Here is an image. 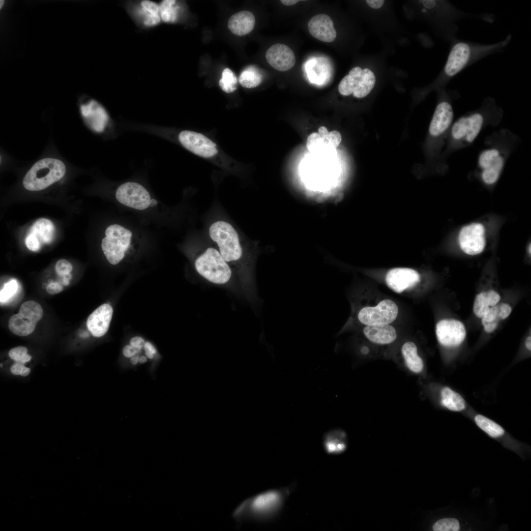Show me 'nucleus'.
Segmentation results:
<instances>
[{
    "mask_svg": "<svg viewBox=\"0 0 531 531\" xmlns=\"http://www.w3.org/2000/svg\"><path fill=\"white\" fill-rule=\"evenodd\" d=\"M503 115L502 109L492 97L485 98L480 106L453 121L447 136L445 156L471 146L488 126H497Z\"/></svg>",
    "mask_w": 531,
    "mask_h": 531,
    "instance_id": "f257e3e1",
    "label": "nucleus"
},
{
    "mask_svg": "<svg viewBox=\"0 0 531 531\" xmlns=\"http://www.w3.org/2000/svg\"><path fill=\"white\" fill-rule=\"evenodd\" d=\"M521 142L520 138L508 129H501L487 136L479 152L475 175L485 185L496 184L507 161Z\"/></svg>",
    "mask_w": 531,
    "mask_h": 531,
    "instance_id": "f03ea898",
    "label": "nucleus"
},
{
    "mask_svg": "<svg viewBox=\"0 0 531 531\" xmlns=\"http://www.w3.org/2000/svg\"><path fill=\"white\" fill-rule=\"evenodd\" d=\"M286 494L287 490H271L249 498L236 508L233 517L238 523L270 518L280 509Z\"/></svg>",
    "mask_w": 531,
    "mask_h": 531,
    "instance_id": "7ed1b4c3",
    "label": "nucleus"
},
{
    "mask_svg": "<svg viewBox=\"0 0 531 531\" xmlns=\"http://www.w3.org/2000/svg\"><path fill=\"white\" fill-rule=\"evenodd\" d=\"M66 167L60 160L44 158L35 162L28 171L23 180L25 189L37 191L44 189L57 182L64 176Z\"/></svg>",
    "mask_w": 531,
    "mask_h": 531,
    "instance_id": "20e7f679",
    "label": "nucleus"
},
{
    "mask_svg": "<svg viewBox=\"0 0 531 531\" xmlns=\"http://www.w3.org/2000/svg\"><path fill=\"white\" fill-rule=\"evenodd\" d=\"M208 233L226 262H235L241 258L242 249L239 236L231 224L225 221H217L210 226Z\"/></svg>",
    "mask_w": 531,
    "mask_h": 531,
    "instance_id": "39448f33",
    "label": "nucleus"
},
{
    "mask_svg": "<svg viewBox=\"0 0 531 531\" xmlns=\"http://www.w3.org/2000/svg\"><path fill=\"white\" fill-rule=\"evenodd\" d=\"M197 272L210 282L224 284L229 281L232 270L218 250L207 248L195 262Z\"/></svg>",
    "mask_w": 531,
    "mask_h": 531,
    "instance_id": "423d86ee",
    "label": "nucleus"
},
{
    "mask_svg": "<svg viewBox=\"0 0 531 531\" xmlns=\"http://www.w3.org/2000/svg\"><path fill=\"white\" fill-rule=\"evenodd\" d=\"M132 235L130 231L118 224L111 225L106 229L101 248L110 264L115 265L122 260L130 246Z\"/></svg>",
    "mask_w": 531,
    "mask_h": 531,
    "instance_id": "0eeeda50",
    "label": "nucleus"
},
{
    "mask_svg": "<svg viewBox=\"0 0 531 531\" xmlns=\"http://www.w3.org/2000/svg\"><path fill=\"white\" fill-rule=\"evenodd\" d=\"M125 9L135 25L147 30L162 22L159 3L149 0H129L124 3Z\"/></svg>",
    "mask_w": 531,
    "mask_h": 531,
    "instance_id": "6e6552de",
    "label": "nucleus"
},
{
    "mask_svg": "<svg viewBox=\"0 0 531 531\" xmlns=\"http://www.w3.org/2000/svg\"><path fill=\"white\" fill-rule=\"evenodd\" d=\"M42 316L43 309L38 302L33 300L26 301L21 305L18 313L10 318L9 329L20 336L29 335L34 331Z\"/></svg>",
    "mask_w": 531,
    "mask_h": 531,
    "instance_id": "1a4fd4ad",
    "label": "nucleus"
},
{
    "mask_svg": "<svg viewBox=\"0 0 531 531\" xmlns=\"http://www.w3.org/2000/svg\"><path fill=\"white\" fill-rule=\"evenodd\" d=\"M398 313L397 304L390 299L381 301L375 306H366L359 310L357 319L362 324H390L396 318Z\"/></svg>",
    "mask_w": 531,
    "mask_h": 531,
    "instance_id": "9d476101",
    "label": "nucleus"
},
{
    "mask_svg": "<svg viewBox=\"0 0 531 531\" xmlns=\"http://www.w3.org/2000/svg\"><path fill=\"white\" fill-rule=\"evenodd\" d=\"M116 197L121 204L138 210H144L150 205V195L142 185L127 182L120 185L117 190Z\"/></svg>",
    "mask_w": 531,
    "mask_h": 531,
    "instance_id": "9b49d317",
    "label": "nucleus"
},
{
    "mask_svg": "<svg viewBox=\"0 0 531 531\" xmlns=\"http://www.w3.org/2000/svg\"><path fill=\"white\" fill-rule=\"evenodd\" d=\"M181 144L194 154L205 158H210L218 152L216 144L202 133L183 130L178 135Z\"/></svg>",
    "mask_w": 531,
    "mask_h": 531,
    "instance_id": "f8f14e48",
    "label": "nucleus"
},
{
    "mask_svg": "<svg viewBox=\"0 0 531 531\" xmlns=\"http://www.w3.org/2000/svg\"><path fill=\"white\" fill-rule=\"evenodd\" d=\"M485 232L484 227L479 223H473L463 227L458 236L462 250L470 255L481 253L486 244Z\"/></svg>",
    "mask_w": 531,
    "mask_h": 531,
    "instance_id": "ddd939ff",
    "label": "nucleus"
},
{
    "mask_svg": "<svg viewBox=\"0 0 531 531\" xmlns=\"http://www.w3.org/2000/svg\"><path fill=\"white\" fill-rule=\"evenodd\" d=\"M436 333L440 343L445 347H455L464 341L466 330L463 324L456 320H442L436 327Z\"/></svg>",
    "mask_w": 531,
    "mask_h": 531,
    "instance_id": "4468645a",
    "label": "nucleus"
},
{
    "mask_svg": "<svg viewBox=\"0 0 531 531\" xmlns=\"http://www.w3.org/2000/svg\"><path fill=\"white\" fill-rule=\"evenodd\" d=\"M387 286L397 293L413 287L420 281V275L415 270L409 268H394L386 275Z\"/></svg>",
    "mask_w": 531,
    "mask_h": 531,
    "instance_id": "2eb2a0df",
    "label": "nucleus"
},
{
    "mask_svg": "<svg viewBox=\"0 0 531 531\" xmlns=\"http://www.w3.org/2000/svg\"><path fill=\"white\" fill-rule=\"evenodd\" d=\"M266 58L271 66L280 71L291 69L295 63L293 50L287 45L281 43L271 46L266 51Z\"/></svg>",
    "mask_w": 531,
    "mask_h": 531,
    "instance_id": "dca6fc26",
    "label": "nucleus"
},
{
    "mask_svg": "<svg viewBox=\"0 0 531 531\" xmlns=\"http://www.w3.org/2000/svg\"><path fill=\"white\" fill-rule=\"evenodd\" d=\"M113 313L111 305L105 303L98 307L88 316L87 326L93 336L100 337L107 333Z\"/></svg>",
    "mask_w": 531,
    "mask_h": 531,
    "instance_id": "f3484780",
    "label": "nucleus"
},
{
    "mask_svg": "<svg viewBox=\"0 0 531 531\" xmlns=\"http://www.w3.org/2000/svg\"><path fill=\"white\" fill-rule=\"evenodd\" d=\"M307 26L311 35L321 41L331 42L336 37L333 21L325 14L313 16L308 22Z\"/></svg>",
    "mask_w": 531,
    "mask_h": 531,
    "instance_id": "a211bd4d",
    "label": "nucleus"
},
{
    "mask_svg": "<svg viewBox=\"0 0 531 531\" xmlns=\"http://www.w3.org/2000/svg\"><path fill=\"white\" fill-rule=\"evenodd\" d=\"M81 113L89 125L96 131H102L108 120L104 108L97 101L90 100L81 105Z\"/></svg>",
    "mask_w": 531,
    "mask_h": 531,
    "instance_id": "6ab92c4d",
    "label": "nucleus"
},
{
    "mask_svg": "<svg viewBox=\"0 0 531 531\" xmlns=\"http://www.w3.org/2000/svg\"><path fill=\"white\" fill-rule=\"evenodd\" d=\"M365 337L378 344H388L397 337L395 328L389 324H376L366 325L363 330Z\"/></svg>",
    "mask_w": 531,
    "mask_h": 531,
    "instance_id": "aec40b11",
    "label": "nucleus"
},
{
    "mask_svg": "<svg viewBox=\"0 0 531 531\" xmlns=\"http://www.w3.org/2000/svg\"><path fill=\"white\" fill-rule=\"evenodd\" d=\"M255 25L254 14L248 10H242L233 14L228 21V27L234 34L243 36L252 31Z\"/></svg>",
    "mask_w": 531,
    "mask_h": 531,
    "instance_id": "412c9836",
    "label": "nucleus"
},
{
    "mask_svg": "<svg viewBox=\"0 0 531 531\" xmlns=\"http://www.w3.org/2000/svg\"><path fill=\"white\" fill-rule=\"evenodd\" d=\"M511 311V306L504 303L490 308L481 318L484 330L488 333L493 332L497 328L500 321L505 319Z\"/></svg>",
    "mask_w": 531,
    "mask_h": 531,
    "instance_id": "4be33fe9",
    "label": "nucleus"
},
{
    "mask_svg": "<svg viewBox=\"0 0 531 531\" xmlns=\"http://www.w3.org/2000/svg\"><path fill=\"white\" fill-rule=\"evenodd\" d=\"M161 21L167 24L179 22L185 14V5L175 0H163L158 3Z\"/></svg>",
    "mask_w": 531,
    "mask_h": 531,
    "instance_id": "5701e85b",
    "label": "nucleus"
},
{
    "mask_svg": "<svg viewBox=\"0 0 531 531\" xmlns=\"http://www.w3.org/2000/svg\"><path fill=\"white\" fill-rule=\"evenodd\" d=\"M501 297L494 290L483 292L476 295L473 303V311L477 317L482 318L491 307L496 305Z\"/></svg>",
    "mask_w": 531,
    "mask_h": 531,
    "instance_id": "b1692460",
    "label": "nucleus"
},
{
    "mask_svg": "<svg viewBox=\"0 0 531 531\" xmlns=\"http://www.w3.org/2000/svg\"><path fill=\"white\" fill-rule=\"evenodd\" d=\"M30 233L33 234L41 244H48L54 237L55 227L49 219L40 218L36 220L30 227Z\"/></svg>",
    "mask_w": 531,
    "mask_h": 531,
    "instance_id": "393cba45",
    "label": "nucleus"
},
{
    "mask_svg": "<svg viewBox=\"0 0 531 531\" xmlns=\"http://www.w3.org/2000/svg\"><path fill=\"white\" fill-rule=\"evenodd\" d=\"M417 347L412 342H407L402 347V353L408 368L415 373L421 372L423 369V362L417 353Z\"/></svg>",
    "mask_w": 531,
    "mask_h": 531,
    "instance_id": "a878e982",
    "label": "nucleus"
},
{
    "mask_svg": "<svg viewBox=\"0 0 531 531\" xmlns=\"http://www.w3.org/2000/svg\"><path fill=\"white\" fill-rule=\"evenodd\" d=\"M441 396L442 404L450 411L460 412L466 407V402L462 396L449 387L442 389Z\"/></svg>",
    "mask_w": 531,
    "mask_h": 531,
    "instance_id": "bb28decb",
    "label": "nucleus"
},
{
    "mask_svg": "<svg viewBox=\"0 0 531 531\" xmlns=\"http://www.w3.org/2000/svg\"><path fill=\"white\" fill-rule=\"evenodd\" d=\"M376 83L374 73L368 68L362 70L358 84L353 95L355 97L361 98L367 96L373 88Z\"/></svg>",
    "mask_w": 531,
    "mask_h": 531,
    "instance_id": "cd10ccee",
    "label": "nucleus"
},
{
    "mask_svg": "<svg viewBox=\"0 0 531 531\" xmlns=\"http://www.w3.org/2000/svg\"><path fill=\"white\" fill-rule=\"evenodd\" d=\"M362 70L360 67L355 66L342 79L338 86V90L341 94L348 96L353 93L358 84Z\"/></svg>",
    "mask_w": 531,
    "mask_h": 531,
    "instance_id": "c85d7f7f",
    "label": "nucleus"
},
{
    "mask_svg": "<svg viewBox=\"0 0 531 531\" xmlns=\"http://www.w3.org/2000/svg\"><path fill=\"white\" fill-rule=\"evenodd\" d=\"M263 79V75L258 68L254 66H249L241 73L239 82L243 87L251 88L260 85Z\"/></svg>",
    "mask_w": 531,
    "mask_h": 531,
    "instance_id": "c756f323",
    "label": "nucleus"
},
{
    "mask_svg": "<svg viewBox=\"0 0 531 531\" xmlns=\"http://www.w3.org/2000/svg\"><path fill=\"white\" fill-rule=\"evenodd\" d=\"M478 426L490 436L496 438L502 436L504 431L497 423L481 414H477L474 418Z\"/></svg>",
    "mask_w": 531,
    "mask_h": 531,
    "instance_id": "7c9ffc66",
    "label": "nucleus"
},
{
    "mask_svg": "<svg viewBox=\"0 0 531 531\" xmlns=\"http://www.w3.org/2000/svg\"><path fill=\"white\" fill-rule=\"evenodd\" d=\"M237 80L234 73L229 68L224 69L219 81L221 88L226 93H231L237 88Z\"/></svg>",
    "mask_w": 531,
    "mask_h": 531,
    "instance_id": "2f4dec72",
    "label": "nucleus"
},
{
    "mask_svg": "<svg viewBox=\"0 0 531 531\" xmlns=\"http://www.w3.org/2000/svg\"><path fill=\"white\" fill-rule=\"evenodd\" d=\"M460 525L458 521L454 518H444L437 521L433 525L435 531H458Z\"/></svg>",
    "mask_w": 531,
    "mask_h": 531,
    "instance_id": "473e14b6",
    "label": "nucleus"
},
{
    "mask_svg": "<svg viewBox=\"0 0 531 531\" xmlns=\"http://www.w3.org/2000/svg\"><path fill=\"white\" fill-rule=\"evenodd\" d=\"M18 284L15 279H12L5 284L3 289L0 290V302H4L9 300L17 292Z\"/></svg>",
    "mask_w": 531,
    "mask_h": 531,
    "instance_id": "72a5a7b5",
    "label": "nucleus"
},
{
    "mask_svg": "<svg viewBox=\"0 0 531 531\" xmlns=\"http://www.w3.org/2000/svg\"><path fill=\"white\" fill-rule=\"evenodd\" d=\"M28 350L24 346L16 347L11 349L8 354L16 362L25 363L31 359V356L27 354Z\"/></svg>",
    "mask_w": 531,
    "mask_h": 531,
    "instance_id": "f704fd0d",
    "label": "nucleus"
},
{
    "mask_svg": "<svg viewBox=\"0 0 531 531\" xmlns=\"http://www.w3.org/2000/svg\"><path fill=\"white\" fill-rule=\"evenodd\" d=\"M323 144V140L318 133L313 132L307 138L306 147L309 151L312 152L317 149Z\"/></svg>",
    "mask_w": 531,
    "mask_h": 531,
    "instance_id": "c9c22d12",
    "label": "nucleus"
},
{
    "mask_svg": "<svg viewBox=\"0 0 531 531\" xmlns=\"http://www.w3.org/2000/svg\"><path fill=\"white\" fill-rule=\"evenodd\" d=\"M72 269V266L67 260L60 259L59 260L55 266L56 273L60 276L70 274Z\"/></svg>",
    "mask_w": 531,
    "mask_h": 531,
    "instance_id": "e433bc0d",
    "label": "nucleus"
},
{
    "mask_svg": "<svg viewBox=\"0 0 531 531\" xmlns=\"http://www.w3.org/2000/svg\"><path fill=\"white\" fill-rule=\"evenodd\" d=\"M27 248L31 251H37L41 247V243L37 238L32 233H29L25 239Z\"/></svg>",
    "mask_w": 531,
    "mask_h": 531,
    "instance_id": "4c0bfd02",
    "label": "nucleus"
},
{
    "mask_svg": "<svg viewBox=\"0 0 531 531\" xmlns=\"http://www.w3.org/2000/svg\"><path fill=\"white\" fill-rule=\"evenodd\" d=\"M10 371L14 375H20L23 377H26L30 374V370L29 368L26 367L24 363L16 362L11 367Z\"/></svg>",
    "mask_w": 531,
    "mask_h": 531,
    "instance_id": "58836bf2",
    "label": "nucleus"
},
{
    "mask_svg": "<svg viewBox=\"0 0 531 531\" xmlns=\"http://www.w3.org/2000/svg\"><path fill=\"white\" fill-rule=\"evenodd\" d=\"M342 140V136L340 133L336 130H333L328 132L327 137V144L335 148L340 144Z\"/></svg>",
    "mask_w": 531,
    "mask_h": 531,
    "instance_id": "ea45409f",
    "label": "nucleus"
},
{
    "mask_svg": "<svg viewBox=\"0 0 531 531\" xmlns=\"http://www.w3.org/2000/svg\"><path fill=\"white\" fill-rule=\"evenodd\" d=\"M63 290L62 285L58 282H51L48 284L46 291L50 295H55L61 292Z\"/></svg>",
    "mask_w": 531,
    "mask_h": 531,
    "instance_id": "a19ab883",
    "label": "nucleus"
},
{
    "mask_svg": "<svg viewBox=\"0 0 531 531\" xmlns=\"http://www.w3.org/2000/svg\"><path fill=\"white\" fill-rule=\"evenodd\" d=\"M129 342L130 345L139 351L144 346L145 343L143 338L140 336L133 337L131 339Z\"/></svg>",
    "mask_w": 531,
    "mask_h": 531,
    "instance_id": "79ce46f5",
    "label": "nucleus"
},
{
    "mask_svg": "<svg viewBox=\"0 0 531 531\" xmlns=\"http://www.w3.org/2000/svg\"><path fill=\"white\" fill-rule=\"evenodd\" d=\"M144 347L146 356L150 359L152 358L154 356V354L156 353V351L154 347L151 343L148 342H145Z\"/></svg>",
    "mask_w": 531,
    "mask_h": 531,
    "instance_id": "37998d69",
    "label": "nucleus"
},
{
    "mask_svg": "<svg viewBox=\"0 0 531 531\" xmlns=\"http://www.w3.org/2000/svg\"><path fill=\"white\" fill-rule=\"evenodd\" d=\"M139 350L131 345H126L123 348L122 353L124 356L130 357L133 356Z\"/></svg>",
    "mask_w": 531,
    "mask_h": 531,
    "instance_id": "c03bdc74",
    "label": "nucleus"
},
{
    "mask_svg": "<svg viewBox=\"0 0 531 531\" xmlns=\"http://www.w3.org/2000/svg\"><path fill=\"white\" fill-rule=\"evenodd\" d=\"M366 2L368 5L374 9H379L381 7L384 3V0H367Z\"/></svg>",
    "mask_w": 531,
    "mask_h": 531,
    "instance_id": "a18cd8bd",
    "label": "nucleus"
},
{
    "mask_svg": "<svg viewBox=\"0 0 531 531\" xmlns=\"http://www.w3.org/2000/svg\"><path fill=\"white\" fill-rule=\"evenodd\" d=\"M318 134L321 137L324 144H327V137L328 134L327 128L324 126H321L318 129Z\"/></svg>",
    "mask_w": 531,
    "mask_h": 531,
    "instance_id": "49530a36",
    "label": "nucleus"
},
{
    "mask_svg": "<svg viewBox=\"0 0 531 531\" xmlns=\"http://www.w3.org/2000/svg\"><path fill=\"white\" fill-rule=\"evenodd\" d=\"M300 0H280L281 2L283 4H284L285 5H286V6H291V5H294V4L297 3V2H298Z\"/></svg>",
    "mask_w": 531,
    "mask_h": 531,
    "instance_id": "de8ad7c7",
    "label": "nucleus"
},
{
    "mask_svg": "<svg viewBox=\"0 0 531 531\" xmlns=\"http://www.w3.org/2000/svg\"><path fill=\"white\" fill-rule=\"evenodd\" d=\"M71 274H69L63 276H62V283L63 285L67 286L69 283V280L71 278Z\"/></svg>",
    "mask_w": 531,
    "mask_h": 531,
    "instance_id": "09e8293b",
    "label": "nucleus"
},
{
    "mask_svg": "<svg viewBox=\"0 0 531 531\" xmlns=\"http://www.w3.org/2000/svg\"><path fill=\"white\" fill-rule=\"evenodd\" d=\"M525 345L526 348L529 350L531 349V337L530 336H528L525 341Z\"/></svg>",
    "mask_w": 531,
    "mask_h": 531,
    "instance_id": "8fccbe9b",
    "label": "nucleus"
},
{
    "mask_svg": "<svg viewBox=\"0 0 531 531\" xmlns=\"http://www.w3.org/2000/svg\"><path fill=\"white\" fill-rule=\"evenodd\" d=\"M139 358H139V356H138V355H137V356H132V358H131V359H130V361H131V363H132V364L135 365V364H137V363L138 362V361H139Z\"/></svg>",
    "mask_w": 531,
    "mask_h": 531,
    "instance_id": "3c124183",
    "label": "nucleus"
},
{
    "mask_svg": "<svg viewBox=\"0 0 531 531\" xmlns=\"http://www.w3.org/2000/svg\"><path fill=\"white\" fill-rule=\"evenodd\" d=\"M368 351H369L368 348L367 347H365V346H364V347H362V348H361V353H362L363 354H367V353H368Z\"/></svg>",
    "mask_w": 531,
    "mask_h": 531,
    "instance_id": "603ef678",
    "label": "nucleus"
},
{
    "mask_svg": "<svg viewBox=\"0 0 531 531\" xmlns=\"http://www.w3.org/2000/svg\"><path fill=\"white\" fill-rule=\"evenodd\" d=\"M147 360V358L146 356H142L139 358V362L141 363H144Z\"/></svg>",
    "mask_w": 531,
    "mask_h": 531,
    "instance_id": "864d4df0",
    "label": "nucleus"
},
{
    "mask_svg": "<svg viewBox=\"0 0 531 531\" xmlns=\"http://www.w3.org/2000/svg\"><path fill=\"white\" fill-rule=\"evenodd\" d=\"M157 203V201L156 200H155L154 199H152L150 201L149 206H155L156 205Z\"/></svg>",
    "mask_w": 531,
    "mask_h": 531,
    "instance_id": "5fc2aeb1",
    "label": "nucleus"
},
{
    "mask_svg": "<svg viewBox=\"0 0 531 531\" xmlns=\"http://www.w3.org/2000/svg\"><path fill=\"white\" fill-rule=\"evenodd\" d=\"M3 3H4V0H0V8H1V7L2 6Z\"/></svg>",
    "mask_w": 531,
    "mask_h": 531,
    "instance_id": "6e6d98bb",
    "label": "nucleus"
},
{
    "mask_svg": "<svg viewBox=\"0 0 531 531\" xmlns=\"http://www.w3.org/2000/svg\"><path fill=\"white\" fill-rule=\"evenodd\" d=\"M528 252H530V254H531V244H530V246H529Z\"/></svg>",
    "mask_w": 531,
    "mask_h": 531,
    "instance_id": "4d7b16f0",
    "label": "nucleus"
}]
</instances>
